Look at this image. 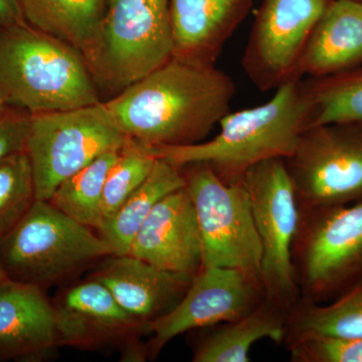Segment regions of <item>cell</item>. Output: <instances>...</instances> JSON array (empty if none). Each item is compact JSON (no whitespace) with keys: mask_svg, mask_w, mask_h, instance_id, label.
I'll return each instance as SVG.
<instances>
[{"mask_svg":"<svg viewBox=\"0 0 362 362\" xmlns=\"http://www.w3.org/2000/svg\"><path fill=\"white\" fill-rule=\"evenodd\" d=\"M235 82L216 65L173 56L103 105L112 122L144 147L206 141L230 112Z\"/></svg>","mask_w":362,"mask_h":362,"instance_id":"cell-1","label":"cell"},{"mask_svg":"<svg viewBox=\"0 0 362 362\" xmlns=\"http://www.w3.org/2000/svg\"><path fill=\"white\" fill-rule=\"evenodd\" d=\"M265 104L226 114L213 139L173 147H145L156 158L176 166L206 163L226 183L240 182L256 164L285 159L311 123L306 83L295 78L275 90Z\"/></svg>","mask_w":362,"mask_h":362,"instance_id":"cell-2","label":"cell"},{"mask_svg":"<svg viewBox=\"0 0 362 362\" xmlns=\"http://www.w3.org/2000/svg\"><path fill=\"white\" fill-rule=\"evenodd\" d=\"M0 85L30 115L103 101L84 54L25 21L0 30Z\"/></svg>","mask_w":362,"mask_h":362,"instance_id":"cell-3","label":"cell"},{"mask_svg":"<svg viewBox=\"0 0 362 362\" xmlns=\"http://www.w3.org/2000/svg\"><path fill=\"white\" fill-rule=\"evenodd\" d=\"M173 49L169 0H107L86 61L100 94L112 98L163 65Z\"/></svg>","mask_w":362,"mask_h":362,"instance_id":"cell-4","label":"cell"},{"mask_svg":"<svg viewBox=\"0 0 362 362\" xmlns=\"http://www.w3.org/2000/svg\"><path fill=\"white\" fill-rule=\"evenodd\" d=\"M108 256L110 247L101 235L45 201H35L0 240V263L9 280L42 289Z\"/></svg>","mask_w":362,"mask_h":362,"instance_id":"cell-5","label":"cell"},{"mask_svg":"<svg viewBox=\"0 0 362 362\" xmlns=\"http://www.w3.org/2000/svg\"><path fill=\"white\" fill-rule=\"evenodd\" d=\"M301 301L326 303L362 276V201L300 209L292 250Z\"/></svg>","mask_w":362,"mask_h":362,"instance_id":"cell-6","label":"cell"},{"mask_svg":"<svg viewBox=\"0 0 362 362\" xmlns=\"http://www.w3.org/2000/svg\"><path fill=\"white\" fill-rule=\"evenodd\" d=\"M129 141L112 122L103 101L75 110L30 115L25 150L37 201L49 202L70 176Z\"/></svg>","mask_w":362,"mask_h":362,"instance_id":"cell-7","label":"cell"},{"mask_svg":"<svg viewBox=\"0 0 362 362\" xmlns=\"http://www.w3.org/2000/svg\"><path fill=\"white\" fill-rule=\"evenodd\" d=\"M262 246L261 280L266 299L289 313L300 301L292 250L300 207L284 159L252 166L242 178Z\"/></svg>","mask_w":362,"mask_h":362,"instance_id":"cell-8","label":"cell"},{"mask_svg":"<svg viewBox=\"0 0 362 362\" xmlns=\"http://www.w3.org/2000/svg\"><path fill=\"white\" fill-rule=\"evenodd\" d=\"M181 168L201 232L202 268L239 269L261 278V242L242 181L226 183L206 163Z\"/></svg>","mask_w":362,"mask_h":362,"instance_id":"cell-9","label":"cell"},{"mask_svg":"<svg viewBox=\"0 0 362 362\" xmlns=\"http://www.w3.org/2000/svg\"><path fill=\"white\" fill-rule=\"evenodd\" d=\"M300 209L362 201V124L311 126L284 159Z\"/></svg>","mask_w":362,"mask_h":362,"instance_id":"cell-10","label":"cell"},{"mask_svg":"<svg viewBox=\"0 0 362 362\" xmlns=\"http://www.w3.org/2000/svg\"><path fill=\"white\" fill-rule=\"evenodd\" d=\"M331 0H263L242 66L261 92L302 78L300 65L314 28Z\"/></svg>","mask_w":362,"mask_h":362,"instance_id":"cell-11","label":"cell"},{"mask_svg":"<svg viewBox=\"0 0 362 362\" xmlns=\"http://www.w3.org/2000/svg\"><path fill=\"white\" fill-rule=\"evenodd\" d=\"M265 299L259 276L226 267L202 268L175 308L148 326L147 331L153 337L150 352L158 354L187 331L245 316Z\"/></svg>","mask_w":362,"mask_h":362,"instance_id":"cell-12","label":"cell"},{"mask_svg":"<svg viewBox=\"0 0 362 362\" xmlns=\"http://www.w3.org/2000/svg\"><path fill=\"white\" fill-rule=\"evenodd\" d=\"M127 255L163 270L195 277L202 269V244L187 187L164 197L142 223Z\"/></svg>","mask_w":362,"mask_h":362,"instance_id":"cell-13","label":"cell"},{"mask_svg":"<svg viewBox=\"0 0 362 362\" xmlns=\"http://www.w3.org/2000/svg\"><path fill=\"white\" fill-rule=\"evenodd\" d=\"M52 307L59 345L94 347L148 328L93 278L59 294Z\"/></svg>","mask_w":362,"mask_h":362,"instance_id":"cell-14","label":"cell"},{"mask_svg":"<svg viewBox=\"0 0 362 362\" xmlns=\"http://www.w3.org/2000/svg\"><path fill=\"white\" fill-rule=\"evenodd\" d=\"M90 278L106 286L124 310L147 327L175 308L194 280L131 255L111 256Z\"/></svg>","mask_w":362,"mask_h":362,"instance_id":"cell-15","label":"cell"},{"mask_svg":"<svg viewBox=\"0 0 362 362\" xmlns=\"http://www.w3.org/2000/svg\"><path fill=\"white\" fill-rule=\"evenodd\" d=\"M58 345L54 307L42 288H0V361H40Z\"/></svg>","mask_w":362,"mask_h":362,"instance_id":"cell-16","label":"cell"},{"mask_svg":"<svg viewBox=\"0 0 362 362\" xmlns=\"http://www.w3.org/2000/svg\"><path fill=\"white\" fill-rule=\"evenodd\" d=\"M252 0H169L173 56L216 65Z\"/></svg>","mask_w":362,"mask_h":362,"instance_id":"cell-17","label":"cell"},{"mask_svg":"<svg viewBox=\"0 0 362 362\" xmlns=\"http://www.w3.org/2000/svg\"><path fill=\"white\" fill-rule=\"evenodd\" d=\"M361 66L362 2L331 0L305 49L301 77H328Z\"/></svg>","mask_w":362,"mask_h":362,"instance_id":"cell-18","label":"cell"},{"mask_svg":"<svg viewBox=\"0 0 362 362\" xmlns=\"http://www.w3.org/2000/svg\"><path fill=\"white\" fill-rule=\"evenodd\" d=\"M288 312L265 299L245 316L207 327L195 344L194 362H249L252 345L262 339L284 343Z\"/></svg>","mask_w":362,"mask_h":362,"instance_id":"cell-19","label":"cell"},{"mask_svg":"<svg viewBox=\"0 0 362 362\" xmlns=\"http://www.w3.org/2000/svg\"><path fill=\"white\" fill-rule=\"evenodd\" d=\"M28 25L90 54L107 0H18Z\"/></svg>","mask_w":362,"mask_h":362,"instance_id":"cell-20","label":"cell"},{"mask_svg":"<svg viewBox=\"0 0 362 362\" xmlns=\"http://www.w3.org/2000/svg\"><path fill=\"white\" fill-rule=\"evenodd\" d=\"M185 185L182 168L156 158L146 180L98 230L110 247L112 256L127 255L138 230L154 206L164 197Z\"/></svg>","mask_w":362,"mask_h":362,"instance_id":"cell-21","label":"cell"},{"mask_svg":"<svg viewBox=\"0 0 362 362\" xmlns=\"http://www.w3.org/2000/svg\"><path fill=\"white\" fill-rule=\"evenodd\" d=\"M312 337H362V276L331 302L300 301L289 312L283 344Z\"/></svg>","mask_w":362,"mask_h":362,"instance_id":"cell-22","label":"cell"},{"mask_svg":"<svg viewBox=\"0 0 362 362\" xmlns=\"http://www.w3.org/2000/svg\"><path fill=\"white\" fill-rule=\"evenodd\" d=\"M119 152L102 154L70 176L54 190L49 204L81 225L99 230L103 223L105 182Z\"/></svg>","mask_w":362,"mask_h":362,"instance_id":"cell-23","label":"cell"},{"mask_svg":"<svg viewBox=\"0 0 362 362\" xmlns=\"http://www.w3.org/2000/svg\"><path fill=\"white\" fill-rule=\"evenodd\" d=\"M311 102L309 127L330 123L362 124V66L305 81Z\"/></svg>","mask_w":362,"mask_h":362,"instance_id":"cell-24","label":"cell"},{"mask_svg":"<svg viewBox=\"0 0 362 362\" xmlns=\"http://www.w3.org/2000/svg\"><path fill=\"white\" fill-rule=\"evenodd\" d=\"M35 201L32 166L25 150L0 159V240L23 220Z\"/></svg>","mask_w":362,"mask_h":362,"instance_id":"cell-25","label":"cell"},{"mask_svg":"<svg viewBox=\"0 0 362 362\" xmlns=\"http://www.w3.org/2000/svg\"><path fill=\"white\" fill-rule=\"evenodd\" d=\"M156 161V157L149 153L144 146L131 140L120 150L105 182L103 223L110 220L146 180Z\"/></svg>","mask_w":362,"mask_h":362,"instance_id":"cell-26","label":"cell"},{"mask_svg":"<svg viewBox=\"0 0 362 362\" xmlns=\"http://www.w3.org/2000/svg\"><path fill=\"white\" fill-rule=\"evenodd\" d=\"M292 362H362V337H312L287 345Z\"/></svg>","mask_w":362,"mask_h":362,"instance_id":"cell-27","label":"cell"},{"mask_svg":"<svg viewBox=\"0 0 362 362\" xmlns=\"http://www.w3.org/2000/svg\"><path fill=\"white\" fill-rule=\"evenodd\" d=\"M30 114L11 107L0 116V159L25 149Z\"/></svg>","mask_w":362,"mask_h":362,"instance_id":"cell-28","label":"cell"},{"mask_svg":"<svg viewBox=\"0 0 362 362\" xmlns=\"http://www.w3.org/2000/svg\"><path fill=\"white\" fill-rule=\"evenodd\" d=\"M23 21L18 0H0V30Z\"/></svg>","mask_w":362,"mask_h":362,"instance_id":"cell-29","label":"cell"},{"mask_svg":"<svg viewBox=\"0 0 362 362\" xmlns=\"http://www.w3.org/2000/svg\"><path fill=\"white\" fill-rule=\"evenodd\" d=\"M11 107H13V105L9 102L8 97H7L6 92H4V90L2 89L1 85H0V116L6 113Z\"/></svg>","mask_w":362,"mask_h":362,"instance_id":"cell-30","label":"cell"},{"mask_svg":"<svg viewBox=\"0 0 362 362\" xmlns=\"http://www.w3.org/2000/svg\"><path fill=\"white\" fill-rule=\"evenodd\" d=\"M9 282H11V281L7 277L6 271H4V267H2L1 263H0V288L4 287V285L8 284Z\"/></svg>","mask_w":362,"mask_h":362,"instance_id":"cell-31","label":"cell"},{"mask_svg":"<svg viewBox=\"0 0 362 362\" xmlns=\"http://www.w3.org/2000/svg\"><path fill=\"white\" fill-rule=\"evenodd\" d=\"M357 1H361L362 2V0H357Z\"/></svg>","mask_w":362,"mask_h":362,"instance_id":"cell-32","label":"cell"}]
</instances>
